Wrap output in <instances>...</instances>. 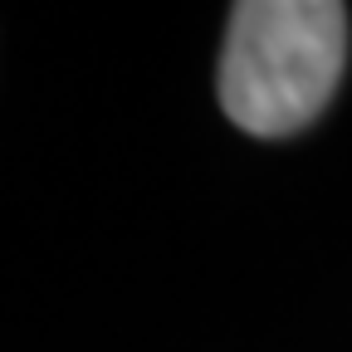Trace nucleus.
I'll return each mask as SVG.
<instances>
[{"label": "nucleus", "mask_w": 352, "mask_h": 352, "mask_svg": "<svg viewBox=\"0 0 352 352\" xmlns=\"http://www.w3.org/2000/svg\"><path fill=\"white\" fill-rule=\"evenodd\" d=\"M342 64L338 0H240L220 54V108L254 138H294L328 108Z\"/></svg>", "instance_id": "nucleus-1"}]
</instances>
